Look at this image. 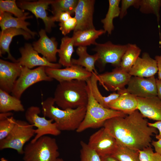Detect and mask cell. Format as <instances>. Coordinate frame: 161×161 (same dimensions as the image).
<instances>
[{"mask_svg": "<svg viewBox=\"0 0 161 161\" xmlns=\"http://www.w3.org/2000/svg\"><path fill=\"white\" fill-rule=\"evenodd\" d=\"M45 68L42 66L31 69L22 66L20 75L16 81L12 92L13 95L20 99L24 91L33 84L42 81H52L53 79L47 74Z\"/></svg>", "mask_w": 161, "mask_h": 161, "instance_id": "7", "label": "cell"}, {"mask_svg": "<svg viewBox=\"0 0 161 161\" xmlns=\"http://www.w3.org/2000/svg\"><path fill=\"white\" fill-rule=\"evenodd\" d=\"M111 156L118 161H140L139 151L119 145Z\"/></svg>", "mask_w": 161, "mask_h": 161, "instance_id": "31", "label": "cell"}, {"mask_svg": "<svg viewBox=\"0 0 161 161\" xmlns=\"http://www.w3.org/2000/svg\"><path fill=\"white\" fill-rule=\"evenodd\" d=\"M101 161H118L111 155L101 157Z\"/></svg>", "mask_w": 161, "mask_h": 161, "instance_id": "46", "label": "cell"}, {"mask_svg": "<svg viewBox=\"0 0 161 161\" xmlns=\"http://www.w3.org/2000/svg\"><path fill=\"white\" fill-rule=\"evenodd\" d=\"M120 0H109V6L107 12L104 18L101 20L103 24L104 30L110 35L114 30L113 20L114 18L119 17L120 13Z\"/></svg>", "mask_w": 161, "mask_h": 161, "instance_id": "29", "label": "cell"}, {"mask_svg": "<svg viewBox=\"0 0 161 161\" xmlns=\"http://www.w3.org/2000/svg\"><path fill=\"white\" fill-rule=\"evenodd\" d=\"M45 71L48 76L59 82L74 80L86 81L92 75L83 67L74 64L64 69L46 67Z\"/></svg>", "mask_w": 161, "mask_h": 161, "instance_id": "12", "label": "cell"}, {"mask_svg": "<svg viewBox=\"0 0 161 161\" xmlns=\"http://www.w3.org/2000/svg\"><path fill=\"white\" fill-rule=\"evenodd\" d=\"M140 0H122L120 7L119 18L122 19L126 15L127 10L130 7L133 6L136 9L140 8Z\"/></svg>", "mask_w": 161, "mask_h": 161, "instance_id": "38", "label": "cell"}, {"mask_svg": "<svg viewBox=\"0 0 161 161\" xmlns=\"http://www.w3.org/2000/svg\"><path fill=\"white\" fill-rule=\"evenodd\" d=\"M40 38L33 44L34 49L41 54L49 62L53 63L57 60L56 55L58 53V43L55 38H49L44 29L39 32Z\"/></svg>", "mask_w": 161, "mask_h": 161, "instance_id": "18", "label": "cell"}, {"mask_svg": "<svg viewBox=\"0 0 161 161\" xmlns=\"http://www.w3.org/2000/svg\"><path fill=\"white\" fill-rule=\"evenodd\" d=\"M80 161H101L100 156L83 141L80 142Z\"/></svg>", "mask_w": 161, "mask_h": 161, "instance_id": "35", "label": "cell"}, {"mask_svg": "<svg viewBox=\"0 0 161 161\" xmlns=\"http://www.w3.org/2000/svg\"><path fill=\"white\" fill-rule=\"evenodd\" d=\"M16 120L11 116L0 120V140L6 137L13 129Z\"/></svg>", "mask_w": 161, "mask_h": 161, "instance_id": "36", "label": "cell"}, {"mask_svg": "<svg viewBox=\"0 0 161 161\" xmlns=\"http://www.w3.org/2000/svg\"><path fill=\"white\" fill-rule=\"evenodd\" d=\"M1 161H8L6 159L2 157L1 159Z\"/></svg>", "mask_w": 161, "mask_h": 161, "instance_id": "48", "label": "cell"}, {"mask_svg": "<svg viewBox=\"0 0 161 161\" xmlns=\"http://www.w3.org/2000/svg\"><path fill=\"white\" fill-rule=\"evenodd\" d=\"M4 12L13 14L18 18L23 17L27 13L18 7L15 0H0V13Z\"/></svg>", "mask_w": 161, "mask_h": 161, "instance_id": "34", "label": "cell"}, {"mask_svg": "<svg viewBox=\"0 0 161 161\" xmlns=\"http://www.w3.org/2000/svg\"><path fill=\"white\" fill-rule=\"evenodd\" d=\"M24 161H55L58 158V147L55 139L46 135L24 148Z\"/></svg>", "mask_w": 161, "mask_h": 161, "instance_id": "5", "label": "cell"}, {"mask_svg": "<svg viewBox=\"0 0 161 161\" xmlns=\"http://www.w3.org/2000/svg\"><path fill=\"white\" fill-rule=\"evenodd\" d=\"M94 0H78L75 11L77 24L74 32L95 29L93 22Z\"/></svg>", "mask_w": 161, "mask_h": 161, "instance_id": "15", "label": "cell"}, {"mask_svg": "<svg viewBox=\"0 0 161 161\" xmlns=\"http://www.w3.org/2000/svg\"><path fill=\"white\" fill-rule=\"evenodd\" d=\"M24 112V108L20 99L0 89V113Z\"/></svg>", "mask_w": 161, "mask_h": 161, "instance_id": "27", "label": "cell"}, {"mask_svg": "<svg viewBox=\"0 0 161 161\" xmlns=\"http://www.w3.org/2000/svg\"><path fill=\"white\" fill-rule=\"evenodd\" d=\"M77 24V21L75 18L71 17L66 21L59 23V29L62 34L65 36L71 31L74 30Z\"/></svg>", "mask_w": 161, "mask_h": 161, "instance_id": "39", "label": "cell"}, {"mask_svg": "<svg viewBox=\"0 0 161 161\" xmlns=\"http://www.w3.org/2000/svg\"><path fill=\"white\" fill-rule=\"evenodd\" d=\"M148 122L137 110L125 116L111 118L103 127L115 138L118 145L136 150L151 146V137L157 129L149 126Z\"/></svg>", "mask_w": 161, "mask_h": 161, "instance_id": "1", "label": "cell"}, {"mask_svg": "<svg viewBox=\"0 0 161 161\" xmlns=\"http://www.w3.org/2000/svg\"><path fill=\"white\" fill-rule=\"evenodd\" d=\"M55 161H64L62 158H58Z\"/></svg>", "mask_w": 161, "mask_h": 161, "instance_id": "47", "label": "cell"}, {"mask_svg": "<svg viewBox=\"0 0 161 161\" xmlns=\"http://www.w3.org/2000/svg\"><path fill=\"white\" fill-rule=\"evenodd\" d=\"M22 35L26 40H28L32 38V36L28 32L21 29L16 28H10L2 31H1L0 34V55L8 54L7 58L13 62H17V60L14 58L10 52V45L13 38L17 35Z\"/></svg>", "mask_w": 161, "mask_h": 161, "instance_id": "22", "label": "cell"}, {"mask_svg": "<svg viewBox=\"0 0 161 161\" xmlns=\"http://www.w3.org/2000/svg\"><path fill=\"white\" fill-rule=\"evenodd\" d=\"M140 161H161V155L153 151L151 146L139 150Z\"/></svg>", "mask_w": 161, "mask_h": 161, "instance_id": "37", "label": "cell"}, {"mask_svg": "<svg viewBox=\"0 0 161 161\" xmlns=\"http://www.w3.org/2000/svg\"><path fill=\"white\" fill-rule=\"evenodd\" d=\"M78 2V0H53L51 4L52 13L60 11L66 12L72 15L75 14Z\"/></svg>", "mask_w": 161, "mask_h": 161, "instance_id": "33", "label": "cell"}, {"mask_svg": "<svg viewBox=\"0 0 161 161\" xmlns=\"http://www.w3.org/2000/svg\"><path fill=\"white\" fill-rule=\"evenodd\" d=\"M148 126L157 129L159 133L156 135V138L157 140L161 139V120L156 121L154 123L148 122Z\"/></svg>", "mask_w": 161, "mask_h": 161, "instance_id": "41", "label": "cell"}, {"mask_svg": "<svg viewBox=\"0 0 161 161\" xmlns=\"http://www.w3.org/2000/svg\"><path fill=\"white\" fill-rule=\"evenodd\" d=\"M157 96L161 100V80L156 78Z\"/></svg>", "mask_w": 161, "mask_h": 161, "instance_id": "44", "label": "cell"}, {"mask_svg": "<svg viewBox=\"0 0 161 161\" xmlns=\"http://www.w3.org/2000/svg\"><path fill=\"white\" fill-rule=\"evenodd\" d=\"M131 76L120 66L115 67L111 72L97 75L100 84L106 90L112 92L125 88Z\"/></svg>", "mask_w": 161, "mask_h": 161, "instance_id": "11", "label": "cell"}, {"mask_svg": "<svg viewBox=\"0 0 161 161\" xmlns=\"http://www.w3.org/2000/svg\"><path fill=\"white\" fill-rule=\"evenodd\" d=\"M151 144L154 147L155 152L161 155V139L156 141L152 140Z\"/></svg>", "mask_w": 161, "mask_h": 161, "instance_id": "42", "label": "cell"}, {"mask_svg": "<svg viewBox=\"0 0 161 161\" xmlns=\"http://www.w3.org/2000/svg\"><path fill=\"white\" fill-rule=\"evenodd\" d=\"M74 46L72 37L65 36L61 39L58 53L59 57V63L61 66L66 67L72 65V56L74 52Z\"/></svg>", "mask_w": 161, "mask_h": 161, "instance_id": "26", "label": "cell"}, {"mask_svg": "<svg viewBox=\"0 0 161 161\" xmlns=\"http://www.w3.org/2000/svg\"><path fill=\"white\" fill-rule=\"evenodd\" d=\"M119 97L109 104V109L129 114L137 110L138 102L135 96L128 92L125 88L117 91Z\"/></svg>", "mask_w": 161, "mask_h": 161, "instance_id": "21", "label": "cell"}, {"mask_svg": "<svg viewBox=\"0 0 161 161\" xmlns=\"http://www.w3.org/2000/svg\"><path fill=\"white\" fill-rule=\"evenodd\" d=\"M103 29H95L74 32L72 37L74 46H86L95 45L96 40L100 36L106 33Z\"/></svg>", "mask_w": 161, "mask_h": 161, "instance_id": "25", "label": "cell"}, {"mask_svg": "<svg viewBox=\"0 0 161 161\" xmlns=\"http://www.w3.org/2000/svg\"><path fill=\"white\" fill-rule=\"evenodd\" d=\"M13 115V113L10 112L0 113V120L6 119L11 117Z\"/></svg>", "mask_w": 161, "mask_h": 161, "instance_id": "45", "label": "cell"}, {"mask_svg": "<svg viewBox=\"0 0 161 161\" xmlns=\"http://www.w3.org/2000/svg\"><path fill=\"white\" fill-rule=\"evenodd\" d=\"M86 82L88 94V102L85 117L76 130L77 132H81L89 128L102 127L108 120L115 117L125 116L127 115L120 111L106 108L100 104L93 97L89 83Z\"/></svg>", "mask_w": 161, "mask_h": 161, "instance_id": "4", "label": "cell"}, {"mask_svg": "<svg viewBox=\"0 0 161 161\" xmlns=\"http://www.w3.org/2000/svg\"><path fill=\"white\" fill-rule=\"evenodd\" d=\"M35 131L33 126L27 122L16 120L10 133L0 140V149H12L19 154H23L24 145L35 134Z\"/></svg>", "mask_w": 161, "mask_h": 161, "instance_id": "6", "label": "cell"}, {"mask_svg": "<svg viewBox=\"0 0 161 161\" xmlns=\"http://www.w3.org/2000/svg\"><path fill=\"white\" fill-rule=\"evenodd\" d=\"M55 103L51 97L41 102L44 116L52 120L60 131H76L85 117L86 106L63 109L55 107Z\"/></svg>", "mask_w": 161, "mask_h": 161, "instance_id": "3", "label": "cell"}, {"mask_svg": "<svg viewBox=\"0 0 161 161\" xmlns=\"http://www.w3.org/2000/svg\"><path fill=\"white\" fill-rule=\"evenodd\" d=\"M97 75L94 72L92 73L91 76L86 81L90 84L92 95L96 100L103 107L109 109V103L117 99L120 94L117 92H113L107 96H103L98 88Z\"/></svg>", "mask_w": 161, "mask_h": 161, "instance_id": "28", "label": "cell"}, {"mask_svg": "<svg viewBox=\"0 0 161 161\" xmlns=\"http://www.w3.org/2000/svg\"><path fill=\"white\" fill-rule=\"evenodd\" d=\"M92 50L98 56L97 62L102 68L110 64L115 67H120L122 58L128 44H115L109 41L104 43H96Z\"/></svg>", "mask_w": 161, "mask_h": 161, "instance_id": "9", "label": "cell"}, {"mask_svg": "<svg viewBox=\"0 0 161 161\" xmlns=\"http://www.w3.org/2000/svg\"><path fill=\"white\" fill-rule=\"evenodd\" d=\"M87 144L101 157L111 155L118 145L115 138L103 127L90 136Z\"/></svg>", "mask_w": 161, "mask_h": 161, "instance_id": "10", "label": "cell"}, {"mask_svg": "<svg viewBox=\"0 0 161 161\" xmlns=\"http://www.w3.org/2000/svg\"><path fill=\"white\" fill-rule=\"evenodd\" d=\"M53 1L41 0L30 1L23 0L17 2V5L22 10H27L31 12L37 19H41L45 25V31L50 32L52 28L55 26V21L52 16H48L46 10L48 9L49 6L51 5Z\"/></svg>", "mask_w": 161, "mask_h": 161, "instance_id": "14", "label": "cell"}, {"mask_svg": "<svg viewBox=\"0 0 161 161\" xmlns=\"http://www.w3.org/2000/svg\"><path fill=\"white\" fill-rule=\"evenodd\" d=\"M137 110L144 117L156 121L161 120V100L157 96L136 97Z\"/></svg>", "mask_w": 161, "mask_h": 161, "instance_id": "20", "label": "cell"}, {"mask_svg": "<svg viewBox=\"0 0 161 161\" xmlns=\"http://www.w3.org/2000/svg\"><path fill=\"white\" fill-rule=\"evenodd\" d=\"M29 13L23 17L20 18L14 17L12 16V14L4 12L0 13V26L1 31L10 28H16L21 29L29 33L33 37L37 33L31 31L28 28L27 26L30 25L29 22L26 21L25 20L32 17V16H29Z\"/></svg>", "mask_w": 161, "mask_h": 161, "instance_id": "23", "label": "cell"}, {"mask_svg": "<svg viewBox=\"0 0 161 161\" xmlns=\"http://www.w3.org/2000/svg\"><path fill=\"white\" fill-rule=\"evenodd\" d=\"M161 7V0H140L139 9L140 12L143 14L154 15L159 23Z\"/></svg>", "mask_w": 161, "mask_h": 161, "instance_id": "32", "label": "cell"}, {"mask_svg": "<svg viewBox=\"0 0 161 161\" xmlns=\"http://www.w3.org/2000/svg\"><path fill=\"white\" fill-rule=\"evenodd\" d=\"M19 51L21 56L17 61L22 66L30 69L37 66H45L55 69H60L61 67L62 66L59 63L50 62L44 57L40 56L38 52L30 44H26L24 47L19 49Z\"/></svg>", "mask_w": 161, "mask_h": 161, "instance_id": "16", "label": "cell"}, {"mask_svg": "<svg viewBox=\"0 0 161 161\" xmlns=\"http://www.w3.org/2000/svg\"><path fill=\"white\" fill-rule=\"evenodd\" d=\"M22 66L18 62L0 59V89L12 92L15 82L20 76Z\"/></svg>", "mask_w": 161, "mask_h": 161, "instance_id": "17", "label": "cell"}, {"mask_svg": "<svg viewBox=\"0 0 161 161\" xmlns=\"http://www.w3.org/2000/svg\"><path fill=\"white\" fill-rule=\"evenodd\" d=\"M155 59L156 60L158 68V78L161 80V54L160 55H157L155 57Z\"/></svg>", "mask_w": 161, "mask_h": 161, "instance_id": "43", "label": "cell"}, {"mask_svg": "<svg viewBox=\"0 0 161 161\" xmlns=\"http://www.w3.org/2000/svg\"><path fill=\"white\" fill-rule=\"evenodd\" d=\"M53 14L52 17L55 22L58 21L59 23L66 21L72 17L71 14L66 12L60 11Z\"/></svg>", "mask_w": 161, "mask_h": 161, "instance_id": "40", "label": "cell"}, {"mask_svg": "<svg viewBox=\"0 0 161 161\" xmlns=\"http://www.w3.org/2000/svg\"><path fill=\"white\" fill-rule=\"evenodd\" d=\"M126 50L123 55L120 67L125 71L129 73L139 57L141 49L135 44H127Z\"/></svg>", "mask_w": 161, "mask_h": 161, "instance_id": "30", "label": "cell"}, {"mask_svg": "<svg viewBox=\"0 0 161 161\" xmlns=\"http://www.w3.org/2000/svg\"><path fill=\"white\" fill-rule=\"evenodd\" d=\"M53 98L55 103L63 109L86 106L88 100L87 82L76 80L59 82Z\"/></svg>", "mask_w": 161, "mask_h": 161, "instance_id": "2", "label": "cell"}, {"mask_svg": "<svg viewBox=\"0 0 161 161\" xmlns=\"http://www.w3.org/2000/svg\"><path fill=\"white\" fill-rule=\"evenodd\" d=\"M41 110L37 106H32L27 109L25 114L27 122L30 124L37 128L35 129L36 135L31 141L33 142L40 137L47 134L57 136L61 133L57 125L52 119H46L45 117L39 115Z\"/></svg>", "mask_w": 161, "mask_h": 161, "instance_id": "8", "label": "cell"}, {"mask_svg": "<svg viewBox=\"0 0 161 161\" xmlns=\"http://www.w3.org/2000/svg\"><path fill=\"white\" fill-rule=\"evenodd\" d=\"M127 91L136 97L145 98L157 96L156 78L131 76L126 88Z\"/></svg>", "mask_w": 161, "mask_h": 161, "instance_id": "13", "label": "cell"}, {"mask_svg": "<svg viewBox=\"0 0 161 161\" xmlns=\"http://www.w3.org/2000/svg\"><path fill=\"white\" fill-rule=\"evenodd\" d=\"M157 62L147 52H143L133 65L129 73L131 76L148 78L154 76L158 72Z\"/></svg>", "mask_w": 161, "mask_h": 161, "instance_id": "19", "label": "cell"}, {"mask_svg": "<svg viewBox=\"0 0 161 161\" xmlns=\"http://www.w3.org/2000/svg\"><path fill=\"white\" fill-rule=\"evenodd\" d=\"M87 49L86 46L78 47L76 52L79 58L78 59L72 58V64L82 66L88 72L98 75L95 67V63L98 59V55L97 53L93 55H89L87 52Z\"/></svg>", "mask_w": 161, "mask_h": 161, "instance_id": "24", "label": "cell"}]
</instances>
